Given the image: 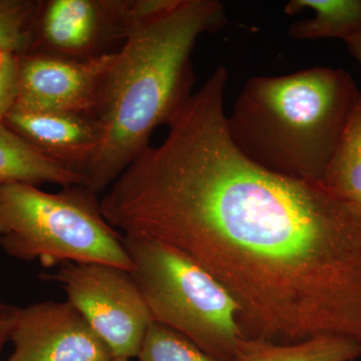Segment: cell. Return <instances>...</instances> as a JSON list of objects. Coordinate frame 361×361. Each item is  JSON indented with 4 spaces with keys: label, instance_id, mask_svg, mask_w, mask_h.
I'll return each mask as SVG.
<instances>
[{
    "label": "cell",
    "instance_id": "obj_1",
    "mask_svg": "<svg viewBox=\"0 0 361 361\" xmlns=\"http://www.w3.org/2000/svg\"><path fill=\"white\" fill-rule=\"evenodd\" d=\"M218 66L103 198L123 236L165 244L238 305L247 339L361 342V209L322 183L276 174L230 137Z\"/></svg>",
    "mask_w": 361,
    "mask_h": 361
},
{
    "label": "cell",
    "instance_id": "obj_2",
    "mask_svg": "<svg viewBox=\"0 0 361 361\" xmlns=\"http://www.w3.org/2000/svg\"><path fill=\"white\" fill-rule=\"evenodd\" d=\"M217 0H142L127 39L102 87L96 113L102 142L85 172V186L101 194L169 125L193 94L192 54L206 33L225 25Z\"/></svg>",
    "mask_w": 361,
    "mask_h": 361
},
{
    "label": "cell",
    "instance_id": "obj_3",
    "mask_svg": "<svg viewBox=\"0 0 361 361\" xmlns=\"http://www.w3.org/2000/svg\"><path fill=\"white\" fill-rule=\"evenodd\" d=\"M361 92L348 71L307 68L277 77H254L227 116L237 149L276 174L322 183L327 164Z\"/></svg>",
    "mask_w": 361,
    "mask_h": 361
},
{
    "label": "cell",
    "instance_id": "obj_4",
    "mask_svg": "<svg viewBox=\"0 0 361 361\" xmlns=\"http://www.w3.org/2000/svg\"><path fill=\"white\" fill-rule=\"evenodd\" d=\"M97 196L85 185L56 193L21 183L0 186V247L44 267L102 263L132 272L123 235L104 217Z\"/></svg>",
    "mask_w": 361,
    "mask_h": 361
},
{
    "label": "cell",
    "instance_id": "obj_5",
    "mask_svg": "<svg viewBox=\"0 0 361 361\" xmlns=\"http://www.w3.org/2000/svg\"><path fill=\"white\" fill-rule=\"evenodd\" d=\"M123 237L153 322L187 337L216 360H234L245 337L238 305L224 287L172 247Z\"/></svg>",
    "mask_w": 361,
    "mask_h": 361
},
{
    "label": "cell",
    "instance_id": "obj_6",
    "mask_svg": "<svg viewBox=\"0 0 361 361\" xmlns=\"http://www.w3.org/2000/svg\"><path fill=\"white\" fill-rule=\"evenodd\" d=\"M45 277L63 287L68 302L108 344L114 357H137L154 322L132 272L102 263L66 262Z\"/></svg>",
    "mask_w": 361,
    "mask_h": 361
},
{
    "label": "cell",
    "instance_id": "obj_7",
    "mask_svg": "<svg viewBox=\"0 0 361 361\" xmlns=\"http://www.w3.org/2000/svg\"><path fill=\"white\" fill-rule=\"evenodd\" d=\"M142 6V0L39 1L28 51L78 61L115 54Z\"/></svg>",
    "mask_w": 361,
    "mask_h": 361
},
{
    "label": "cell",
    "instance_id": "obj_8",
    "mask_svg": "<svg viewBox=\"0 0 361 361\" xmlns=\"http://www.w3.org/2000/svg\"><path fill=\"white\" fill-rule=\"evenodd\" d=\"M116 54L87 61L33 51L18 54V96L13 109L94 116Z\"/></svg>",
    "mask_w": 361,
    "mask_h": 361
},
{
    "label": "cell",
    "instance_id": "obj_9",
    "mask_svg": "<svg viewBox=\"0 0 361 361\" xmlns=\"http://www.w3.org/2000/svg\"><path fill=\"white\" fill-rule=\"evenodd\" d=\"M7 361H111L108 344L66 301H44L18 308Z\"/></svg>",
    "mask_w": 361,
    "mask_h": 361
},
{
    "label": "cell",
    "instance_id": "obj_10",
    "mask_svg": "<svg viewBox=\"0 0 361 361\" xmlns=\"http://www.w3.org/2000/svg\"><path fill=\"white\" fill-rule=\"evenodd\" d=\"M4 123L47 159L82 177L101 146V126L87 114L13 109Z\"/></svg>",
    "mask_w": 361,
    "mask_h": 361
},
{
    "label": "cell",
    "instance_id": "obj_11",
    "mask_svg": "<svg viewBox=\"0 0 361 361\" xmlns=\"http://www.w3.org/2000/svg\"><path fill=\"white\" fill-rule=\"evenodd\" d=\"M85 185L82 176L66 170L0 123V186L16 184Z\"/></svg>",
    "mask_w": 361,
    "mask_h": 361
},
{
    "label": "cell",
    "instance_id": "obj_12",
    "mask_svg": "<svg viewBox=\"0 0 361 361\" xmlns=\"http://www.w3.org/2000/svg\"><path fill=\"white\" fill-rule=\"evenodd\" d=\"M312 11L310 18L296 21L288 33L297 40L353 39L361 33V0H291L285 13Z\"/></svg>",
    "mask_w": 361,
    "mask_h": 361
},
{
    "label": "cell",
    "instance_id": "obj_13",
    "mask_svg": "<svg viewBox=\"0 0 361 361\" xmlns=\"http://www.w3.org/2000/svg\"><path fill=\"white\" fill-rule=\"evenodd\" d=\"M361 342L351 337L318 336L291 344L244 338L233 361H356Z\"/></svg>",
    "mask_w": 361,
    "mask_h": 361
},
{
    "label": "cell",
    "instance_id": "obj_14",
    "mask_svg": "<svg viewBox=\"0 0 361 361\" xmlns=\"http://www.w3.org/2000/svg\"><path fill=\"white\" fill-rule=\"evenodd\" d=\"M322 184L361 209V104L346 126L323 174Z\"/></svg>",
    "mask_w": 361,
    "mask_h": 361
},
{
    "label": "cell",
    "instance_id": "obj_15",
    "mask_svg": "<svg viewBox=\"0 0 361 361\" xmlns=\"http://www.w3.org/2000/svg\"><path fill=\"white\" fill-rule=\"evenodd\" d=\"M137 358L140 361H221L187 337L155 322L147 332Z\"/></svg>",
    "mask_w": 361,
    "mask_h": 361
},
{
    "label": "cell",
    "instance_id": "obj_16",
    "mask_svg": "<svg viewBox=\"0 0 361 361\" xmlns=\"http://www.w3.org/2000/svg\"><path fill=\"white\" fill-rule=\"evenodd\" d=\"M39 1L0 0V49L16 54L30 49Z\"/></svg>",
    "mask_w": 361,
    "mask_h": 361
},
{
    "label": "cell",
    "instance_id": "obj_17",
    "mask_svg": "<svg viewBox=\"0 0 361 361\" xmlns=\"http://www.w3.org/2000/svg\"><path fill=\"white\" fill-rule=\"evenodd\" d=\"M18 96V54L0 49V123L16 106Z\"/></svg>",
    "mask_w": 361,
    "mask_h": 361
},
{
    "label": "cell",
    "instance_id": "obj_18",
    "mask_svg": "<svg viewBox=\"0 0 361 361\" xmlns=\"http://www.w3.org/2000/svg\"><path fill=\"white\" fill-rule=\"evenodd\" d=\"M18 307L0 301V353L4 344L11 339L14 319Z\"/></svg>",
    "mask_w": 361,
    "mask_h": 361
},
{
    "label": "cell",
    "instance_id": "obj_19",
    "mask_svg": "<svg viewBox=\"0 0 361 361\" xmlns=\"http://www.w3.org/2000/svg\"><path fill=\"white\" fill-rule=\"evenodd\" d=\"M345 44L349 51L355 56L361 68V33L353 39L346 40Z\"/></svg>",
    "mask_w": 361,
    "mask_h": 361
},
{
    "label": "cell",
    "instance_id": "obj_20",
    "mask_svg": "<svg viewBox=\"0 0 361 361\" xmlns=\"http://www.w3.org/2000/svg\"><path fill=\"white\" fill-rule=\"evenodd\" d=\"M111 361H130V360H128V358H114Z\"/></svg>",
    "mask_w": 361,
    "mask_h": 361
}]
</instances>
